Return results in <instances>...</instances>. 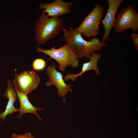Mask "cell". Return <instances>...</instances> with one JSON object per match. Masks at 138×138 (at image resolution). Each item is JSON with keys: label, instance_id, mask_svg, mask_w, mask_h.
<instances>
[{"label": "cell", "instance_id": "11", "mask_svg": "<svg viewBox=\"0 0 138 138\" xmlns=\"http://www.w3.org/2000/svg\"><path fill=\"white\" fill-rule=\"evenodd\" d=\"M8 86L4 96L7 99L8 101L4 111L0 114V119H2V122L8 114L10 115L14 113L19 112L18 109L16 108L14 105V103L17 100V94L14 88H13L11 81L7 80Z\"/></svg>", "mask_w": 138, "mask_h": 138}, {"label": "cell", "instance_id": "13", "mask_svg": "<svg viewBox=\"0 0 138 138\" xmlns=\"http://www.w3.org/2000/svg\"><path fill=\"white\" fill-rule=\"evenodd\" d=\"M45 61L41 58L35 59L32 63V67L33 71H41L44 70L46 67Z\"/></svg>", "mask_w": 138, "mask_h": 138}, {"label": "cell", "instance_id": "15", "mask_svg": "<svg viewBox=\"0 0 138 138\" xmlns=\"http://www.w3.org/2000/svg\"><path fill=\"white\" fill-rule=\"evenodd\" d=\"M132 37L133 39V42L136 47L137 50H138V35L137 34L131 33Z\"/></svg>", "mask_w": 138, "mask_h": 138}, {"label": "cell", "instance_id": "4", "mask_svg": "<svg viewBox=\"0 0 138 138\" xmlns=\"http://www.w3.org/2000/svg\"><path fill=\"white\" fill-rule=\"evenodd\" d=\"M104 10L102 5L97 3L92 10L85 17L75 31L89 38L96 37L99 34V25L102 20Z\"/></svg>", "mask_w": 138, "mask_h": 138}, {"label": "cell", "instance_id": "3", "mask_svg": "<svg viewBox=\"0 0 138 138\" xmlns=\"http://www.w3.org/2000/svg\"><path fill=\"white\" fill-rule=\"evenodd\" d=\"M37 52L43 53L55 60L59 64V69L64 72L66 67L75 68L79 66L78 57L66 43L61 48L56 49L53 46L50 49L45 50L36 47Z\"/></svg>", "mask_w": 138, "mask_h": 138}, {"label": "cell", "instance_id": "12", "mask_svg": "<svg viewBox=\"0 0 138 138\" xmlns=\"http://www.w3.org/2000/svg\"><path fill=\"white\" fill-rule=\"evenodd\" d=\"M14 87L20 104L19 109L20 113L17 116V118H20L24 114L30 113L35 115L39 120L41 121L42 119L37 111L38 110H43V109L34 106L29 100L27 95L19 92L15 87Z\"/></svg>", "mask_w": 138, "mask_h": 138}, {"label": "cell", "instance_id": "2", "mask_svg": "<svg viewBox=\"0 0 138 138\" xmlns=\"http://www.w3.org/2000/svg\"><path fill=\"white\" fill-rule=\"evenodd\" d=\"M63 19L57 16L49 17L42 11L37 20L34 30L35 40L38 44H42L57 36L63 29Z\"/></svg>", "mask_w": 138, "mask_h": 138}, {"label": "cell", "instance_id": "14", "mask_svg": "<svg viewBox=\"0 0 138 138\" xmlns=\"http://www.w3.org/2000/svg\"><path fill=\"white\" fill-rule=\"evenodd\" d=\"M10 138H36L29 132H27L22 134L13 133Z\"/></svg>", "mask_w": 138, "mask_h": 138}, {"label": "cell", "instance_id": "7", "mask_svg": "<svg viewBox=\"0 0 138 138\" xmlns=\"http://www.w3.org/2000/svg\"><path fill=\"white\" fill-rule=\"evenodd\" d=\"M56 67L53 63L52 66H49L47 68L46 71L49 79L45 85L47 86L52 85L55 86L57 90V95L60 98L62 97V101L65 103V96L68 92L72 93L73 90L71 88L73 85L67 84L65 83L61 73L57 71L55 69Z\"/></svg>", "mask_w": 138, "mask_h": 138}, {"label": "cell", "instance_id": "8", "mask_svg": "<svg viewBox=\"0 0 138 138\" xmlns=\"http://www.w3.org/2000/svg\"><path fill=\"white\" fill-rule=\"evenodd\" d=\"M108 8L104 18L101 21L104 31L101 41L108 40L112 28L113 27L115 16L118 9L123 0H107Z\"/></svg>", "mask_w": 138, "mask_h": 138}, {"label": "cell", "instance_id": "5", "mask_svg": "<svg viewBox=\"0 0 138 138\" xmlns=\"http://www.w3.org/2000/svg\"><path fill=\"white\" fill-rule=\"evenodd\" d=\"M113 27L118 33L129 28L134 32L138 31V13L133 7L129 5L119 12L115 18Z\"/></svg>", "mask_w": 138, "mask_h": 138}, {"label": "cell", "instance_id": "6", "mask_svg": "<svg viewBox=\"0 0 138 138\" xmlns=\"http://www.w3.org/2000/svg\"><path fill=\"white\" fill-rule=\"evenodd\" d=\"M40 81L39 77L34 71H24L16 74L13 83L19 91L27 95L37 88Z\"/></svg>", "mask_w": 138, "mask_h": 138}, {"label": "cell", "instance_id": "1", "mask_svg": "<svg viewBox=\"0 0 138 138\" xmlns=\"http://www.w3.org/2000/svg\"><path fill=\"white\" fill-rule=\"evenodd\" d=\"M63 38L66 43L78 56V58L89 60L93 53L101 50L107 44L94 37L89 41L84 39L81 33L76 31L72 26L69 29H63Z\"/></svg>", "mask_w": 138, "mask_h": 138}, {"label": "cell", "instance_id": "10", "mask_svg": "<svg viewBox=\"0 0 138 138\" xmlns=\"http://www.w3.org/2000/svg\"><path fill=\"white\" fill-rule=\"evenodd\" d=\"M101 54L94 53L91 55L89 61L83 64L81 71L75 74L68 73L64 77V80L65 81L71 79L72 81H75L77 78L85 72L90 70H94L97 75H99L100 71L97 65L98 61L101 57Z\"/></svg>", "mask_w": 138, "mask_h": 138}, {"label": "cell", "instance_id": "9", "mask_svg": "<svg viewBox=\"0 0 138 138\" xmlns=\"http://www.w3.org/2000/svg\"><path fill=\"white\" fill-rule=\"evenodd\" d=\"M73 5V3L71 1L65 2L62 0H55L50 3H40L38 8L44 9L43 11L49 17H59L71 13Z\"/></svg>", "mask_w": 138, "mask_h": 138}]
</instances>
